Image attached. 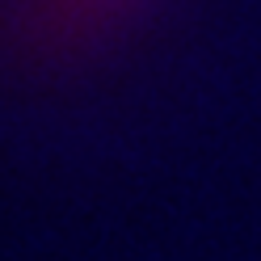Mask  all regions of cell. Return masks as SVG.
Masks as SVG:
<instances>
[{"label": "cell", "instance_id": "1", "mask_svg": "<svg viewBox=\"0 0 261 261\" xmlns=\"http://www.w3.org/2000/svg\"><path fill=\"white\" fill-rule=\"evenodd\" d=\"M190 0H0L9 89L72 93L130 63Z\"/></svg>", "mask_w": 261, "mask_h": 261}]
</instances>
